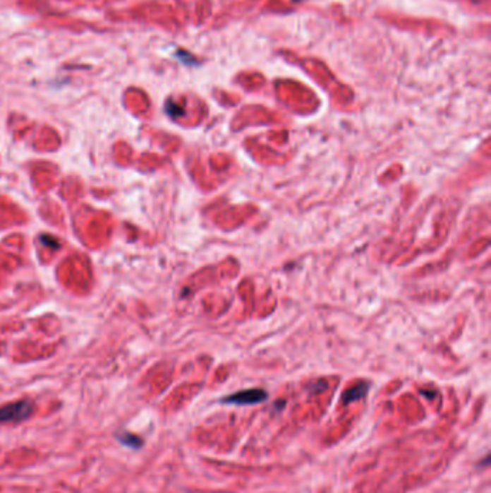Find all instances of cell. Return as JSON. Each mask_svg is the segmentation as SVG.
<instances>
[{
  "label": "cell",
  "instance_id": "1",
  "mask_svg": "<svg viewBox=\"0 0 491 493\" xmlns=\"http://www.w3.org/2000/svg\"><path fill=\"white\" fill-rule=\"evenodd\" d=\"M33 407L28 401H19L0 408V422L8 421H20L30 415Z\"/></svg>",
  "mask_w": 491,
  "mask_h": 493
},
{
  "label": "cell",
  "instance_id": "2",
  "mask_svg": "<svg viewBox=\"0 0 491 493\" xmlns=\"http://www.w3.org/2000/svg\"><path fill=\"white\" fill-rule=\"evenodd\" d=\"M265 398H267V394L262 390H247V391H242V393H238V394H234V396L225 398V403L245 405V404L261 403Z\"/></svg>",
  "mask_w": 491,
  "mask_h": 493
},
{
  "label": "cell",
  "instance_id": "3",
  "mask_svg": "<svg viewBox=\"0 0 491 493\" xmlns=\"http://www.w3.org/2000/svg\"><path fill=\"white\" fill-rule=\"evenodd\" d=\"M365 393V386H356L355 390H350L346 396H344V403H348V401H352V400H356V398H360Z\"/></svg>",
  "mask_w": 491,
  "mask_h": 493
},
{
  "label": "cell",
  "instance_id": "4",
  "mask_svg": "<svg viewBox=\"0 0 491 493\" xmlns=\"http://www.w3.org/2000/svg\"><path fill=\"white\" fill-rule=\"evenodd\" d=\"M126 444H128V446H133V447H137L138 444H140V440L137 439V437H134V436H124V439H121Z\"/></svg>",
  "mask_w": 491,
  "mask_h": 493
}]
</instances>
